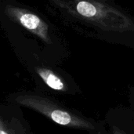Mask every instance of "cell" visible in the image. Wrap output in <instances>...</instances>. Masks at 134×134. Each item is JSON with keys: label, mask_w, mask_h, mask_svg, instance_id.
<instances>
[{"label": "cell", "mask_w": 134, "mask_h": 134, "mask_svg": "<svg viewBox=\"0 0 134 134\" xmlns=\"http://www.w3.org/2000/svg\"><path fill=\"white\" fill-rule=\"evenodd\" d=\"M16 100L19 104L31 108L46 115L59 125L73 127L84 126L83 122L79 120L76 116L65 110L57 108L46 99L37 96L24 95L16 97Z\"/></svg>", "instance_id": "obj_1"}, {"label": "cell", "mask_w": 134, "mask_h": 134, "mask_svg": "<svg viewBox=\"0 0 134 134\" xmlns=\"http://www.w3.org/2000/svg\"><path fill=\"white\" fill-rule=\"evenodd\" d=\"M5 14L13 21L18 23L25 29L40 38L42 41L49 43V27L38 16L33 13L14 5H7L5 9Z\"/></svg>", "instance_id": "obj_2"}, {"label": "cell", "mask_w": 134, "mask_h": 134, "mask_svg": "<svg viewBox=\"0 0 134 134\" xmlns=\"http://www.w3.org/2000/svg\"><path fill=\"white\" fill-rule=\"evenodd\" d=\"M36 72L42 81L51 89L57 91H63L65 89L64 83L53 71L45 68H37Z\"/></svg>", "instance_id": "obj_3"}, {"label": "cell", "mask_w": 134, "mask_h": 134, "mask_svg": "<svg viewBox=\"0 0 134 134\" xmlns=\"http://www.w3.org/2000/svg\"><path fill=\"white\" fill-rule=\"evenodd\" d=\"M76 10L79 14L86 18L94 17L97 14V9L92 3L87 1H80L76 5Z\"/></svg>", "instance_id": "obj_4"}, {"label": "cell", "mask_w": 134, "mask_h": 134, "mask_svg": "<svg viewBox=\"0 0 134 134\" xmlns=\"http://www.w3.org/2000/svg\"><path fill=\"white\" fill-rule=\"evenodd\" d=\"M0 134H10L1 118H0Z\"/></svg>", "instance_id": "obj_5"}, {"label": "cell", "mask_w": 134, "mask_h": 134, "mask_svg": "<svg viewBox=\"0 0 134 134\" xmlns=\"http://www.w3.org/2000/svg\"><path fill=\"white\" fill-rule=\"evenodd\" d=\"M114 134H122V133H121V132H119V131H115V132H114Z\"/></svg>", "instance_id": "obj_6"}]
</instances>
